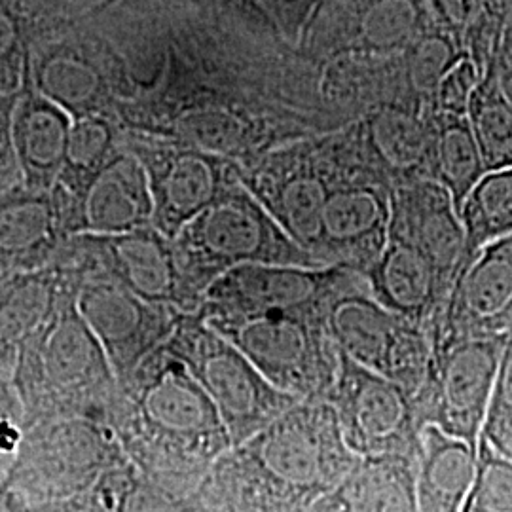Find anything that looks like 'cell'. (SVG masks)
Wrapping results in <instances>:
<instances>
[{"instance_id": "obj_2", "label": "cell", "mask_w": 512, "mask_h": 512, "mask_svg": "<svg viewBox=\"0 0 512 512\" xmlns=\"http://www.w3.org/2000/svg\"><path fill=\"white\" fill-rule=\"evenodd\" d=\"M112 431L139 475L183 490L203 486L232 448L215 403L165 348L120 385Z\"/></svg>"}, {"instance_id": "obj_38", "label": "cell", "mask_w": 512, "mask_h": 512, "mask_svg": "<svg viewBox=\"0 0 512 512\" xmlns=\"http://www.w3.org/2000/svg\"><path fill=\"white\" fill-rule=\"evenodd\" d=\"M482 71L478 69L471 55L463 54L458 63L442 78L439 90L433 101L442 114L467 116L471 99L482 80Z\"/></svg>"}, {"instance_id": "obj_18", "label": "cell", "mask_w": 512, "mask_h": 512, "mask_svg": "<svg viewBox=\"0 0 512 512\" xmlns=\"http://www.w3.org/2000/svg\"><path fill=\"white\" fill-rule=\"evenodd\" d=\"M57 211L67 236H114L152 226L147 171L122 145L74 200L57 203Z\"/></svg>"}, {"instance_id": "obj_11", "label": "cell", "mask_w": 512, "mask_h": 512, "mask_svg": "<svg viewBox=\"0 0 512 512\" xmlns=\"http://www.w3.org/2000/svg\"><path fill=\"white\" fill-rule=\"evenodd\" d=\"M52 266L103 275L148 302L183 313H196L202 306V298L184 279L173 239L154 226L114 236H69Z\"/></svg>"}, {"instance_id": "obj_24", "label": "cell", "mask_w": 512, "mask_h": 512, "mask_svg": "<svg viewBox=\"0 0 512 512\" xmlns=\"http://www.w3.org/2000/svg\"><path fill=\"white\" fill-rule=\"evenodd\" d=\"M73 118L29 82L12 112V145L21 184L33 192H52L65 165Z\"/></svg>"}, {"instance_id": "obj_40", "label": "cell", "mask_w": 512, "mask_h": 512, "mask_svg": "<svg viewBox=\"0 0 512 512\" xmlns=\"http://www.w3.org/2000/svg\"><path fill=\"white\" fill-rule=\"evenodd\" d=\"M277 21L285 37H298L308 29L323 0H258Z\"/></svg>"}, {"instance_id": "obj_35", "label": "cell", "mask_w": 512, "mask_h": 512, "mask_svg": "<svg viewBox=\"0 0 512 512\" xmlns=\"http://www.w3.org/2000/svg\"><path fill=\"white\" fill-rule=\"evenodd\" d=\"M461 512H512V461L478 440L476 471Z\"/></svg>"}, {"instance_id": "obj_13", "label": "cell", "mask_w": 512, "mask_h": 512, "mask_svg": "<svg viewBox=\"0 0 512 512\" xmlns=\"http://www.w3.org/2000/svg\"><path fill=\"white\" fill-rule=\"evenodd\" d=\"M122 145L145 167L154 200L152 226L169 239L241 183V165L177 139L122 131Z\"/></svg>"}, {"instance_id": "obj_19", "label": "cell", "mask_w": 512, "mask_h": 512, "mask_svg": "<svg viewBox=\"0 0 512 512\" xmlns=\"http://www.w3.org/2000/svg\"><path fill=\"white\" fill-rule=\"evenodd\" d=\"M512 330V236L482 249L454 285L433 346L459 338L509 336Z\"/></svg>"}, {"instance_id": "obj_22", "label": "cell", "mask_w": 512, "mask_h": 512, "mask_svg": "<svg viewBox=\"0 0 512 512\" xmlns=\"http://www.w3.org/2000/svg\"><path fill=\"white\" fill-rule=\"evenodd\" d=\"M336 23V52L403 54L427 29V0H323Z\"/></svg>"}, {"instance_id": "obj_43", "label": "cell", "mask_w": 512, "mask_h": 512, "mask_svg": "<svg viewBox=\"0 0 512 512\" xmlns=\"http://www.w3.org/2000/svg\"><path fill=\"white\" fill-rule=\"evenodd\" d=\"M6 492V490H4ZM8 494V492H6ZM12 505H14V511L16 512H93L90 509H86L84 505H80L78 501H67V503H55V505H40V507H27L23 505L19 499H16L14 495L8 494Z\"/></svg>"}, {"instance_id": "obj_4", "label": "cell", "mask_w": 512, "mask_h": 512, "mask_svg": "<svg viewBox=\"0 0 512 512\" xmlns=\"http://www.w3.org/2000/svg\"><path fill=\"white\" fill-rule=\"evenodd\" d=\"M366 177L380 179L366 164L359 135L344 141L287 143L241 167V184L310 255L332 190Z\"/></svg>"}, {"instance_id": "obj_14", "label": "cell", "mask_w": 512, "mask_h": 512, "mask_svg": "<svg viewBox=\"0 0 512 512\" xmlns=\"http://www.w3.org/2000/svg\"><path fill=\"white\" fill-rule=\"evenodd\" d=\"M78 275V310L122 385L152 353L165 348L184 313L148 302L103 275Z\"/></svg>"}, {"instance_id": "obj_45", "label": "cell", "mask_w": 512, "mask_h": 512, "mask_svg": "<svg viewBox=\"0 0 512 512\" xmlns=\"http://www.w3.org/2000/svg\"><path fill=\"white\" fill-rule=\"evenodd\" d=\"M509 4H511V8H512V0H509Z\"/></svg>"}, {"instance_id": "obj_30", "label": "cell", "mask_w": 512, "mask_h": 512, "mask_svg": "<svg viewBox=\"0 0 512 512\" xmlns=\"http://www.w3.org/2000/svg\"><path fill=\"white\" fill-rule=\"evenodd\" d=\"M459 217L465 228V253L458 279L482 249L512 236V167L488 171L465 198Z\"/></svg>"}, {"instance_id": "obj_8", "label": "cell", "mask_w": 512, "mask_h": 512, "mask_svg": "<svg viewBox=\"0 0 512 512\" xmlns=\"http://www.w3.org/2000/svg\"><path fill=\"white\" fill-rule=\"evenodd\" d=\"M296 401H327L336 382L340 353L313 313H270L249 319L205 321Z\"/></svg>"}, {"instance_id": "obj_1", "label": "cell", "mask_w": 512, "mask_h": 512, "mask_svg": "<svg viewBox=\"0 0 512 512\" xmlns=\"http://www.w3.org/2000/svg\"><path fill=\"white\" fill-rule=\"evenodd\" d=\"M361 461L327 401H300L232 446L205 484L226 512H308Z\"/></svg>"}, {"instance_id": "obj_36", "label": "cell", "mask_w": 512, "mask_h": 512, "mask_svg": "<svg viewBox=\"0 0 512 512\" xmlns=\"http://www.w3.org/2000/svg\"><path fill=\"white\" fill-rule=\"evenodd\" d=\"M31 48L14 10L0 0V97L18 99L29 82Z\"/></svg>"}, {"instance_id": "obj_28", "label": "cell", "mask_w": 512, "mask_h": 512, "mask_svg": "<svg viewBox=\"0 0 512 512\" xmlns=\"http://www.w3.org/2000/svg\"><path fill=\"white\" fill-rule=\"evenodd\" d=\"M429 152V179L448 190L461 209L469 192L488 173L467 116L435 112Z\"/></svg>"}, {"instance_id": "obj_6", "label": "cell", "mask_w": 512, "mask_h": 512, "mask_svg": "<svg viewBox=\"0 0 512 512\" xmlns=\"http://www.w3.org/2000/svg\"><path fill=\"white\" fill-rule=\"evenodd\" d=\"M124 463L128 458L109 425L88 418H42L25 425L2 486L27 507L67 503L92 492Z\"/></svg>"}, {"instance_id": "obj_17", "label": "cell", "mask_w": 512, "mask_h": 512, "mask_svg": "<svg viewBox=\"0 0 512 512\" xmlns=\"http://www.w3.org/2000/svg\"><path fill=\"white\" fill-rule=\"evenodd\" d=\"M29 86L73 120L112 118L109 80L92 40L78 23L31 46Z\"/></svg>"}, {"instance_id": "obj_20", "label": "cell", "mask_w": 512, "mask_h": 512, "mask_svg": "<svg viewBox=\"0 0 512 512\" xmlns=\"http://www.w3.org/2000/svg\"><path fill=\"white\" fill-rule=\"evenodd\" d=\"M389 238L427 256L454 291L465 253V228L446 188L431 179L395 186L391 190Z\"/></svg>"}, {"instance_id": "obj_3", "label": "cell", "mask_w": 512, "mask_h": 512, "mask_svg": "<svg viewBox=\"0 0 512 512\" xmlns=\"http://www.w3.org/2000/svg\"><path fill=\"white\" fill-rule=\"evenodd\" d=\"M54 268V304L18 349L12 387L25 425L42 418H88L112 427L120 385L78 310L80 275Z\"/></svg>"}, {"instance_id": "obj_41", "label": "cell", "mask_w": 512, "mask_h": 512, "mask_svg": "<svg viewBox=\"0 0 512 512\" xmlns=\"http://www.w3.org/2000/svg\"><path fill=\"white\" fill-rule=\"evenodd\" d=\"M14 105L16 99L0 97V194L21 184V171L12 145Z\"/></svg>"}, {"instance_id": "obj_12", "label": "cell", "mask_w": 512, "mask_h": 512, "mask_svg": "<svg viewBox=\"0 0 512 512\" xmlns=\"http://www.w3.org/2000/svg\"><path fill=\"white\" fill-rule=\"evenodd\" d=\"M338 353L340 365L327 403L349 450L363 459L418 463L423 429L414 395L342 351Z\"/></svg>"}, {"instance_id": "obj_25", "label": "cell", "mask_w": 512, "mask_h": 512, "mask_svg": "<svg viewBox=\"0 0 512 512\" xmlns=\"http://www.w3.org/2000/svg\"><path fill=\"white\" fill-rule=\"evenodd\" d=\"M433 124L404 109L372 112L359 133L368 165L391 186L429 179Z\"/></svg>"}, {"instance_id": "obj_9", "label": "cell", "mask_w": 512, "mask_h": 512, "mask_svg": "<svg viewBox=\"0 0 512 512\" xmlns=\"http://www.w3.org/2000/svg\"><path fill=\"white\" fill-rule=\"evenodd\" d=\"M325 327L338 351L416 395L433 353L427 330L384 308L365 274L346 270L325 306Z\"/></svg>"}, {"instance_id": "obj_42", "label": "cell", "mask_w": 512, "mask_h": 512, "mask_svg": "<svg viewBox=\"0 0 512 512\" xmlns=\"http://www.w3.org/2000/svg\"><path fill=\"white\" fill-rule=\"evenodd\" d=\"M495 71H497V82H499L501 93L512 109V18L505 29L501 46L495 54Z\"/></svg>"}, {"instance_id": "obj_37", "label": "cell", "mask_w": 512, "mask_h": 512, "mask_svg": "<svg viewBox=\"0 0 512 512\" xmlns=\"http://www.w3.org/2000/svg\"><path fill=\"white\" fill-rule=\"evenodd\" d=\"M480 437L488 440L503 458L512 461V330L503 351L492 401Z\"/></svg>"}, {"instance_id": "obj_7", "label": "cell", "mask_w": 512, "mask_h": 512, "mask_svg": "<svg viewBox=\"0 0 512 512\" xmlns=\"http://www.w3.org/2000/svg\"><path fill=\"white\" fill-rule=\"evenodd\" d=\"M165 349L183 363L215 403L232 446L251 439L300 403L270 384L232 342L198 313H184Z\"/></svg>"}, {"instance_id": "obj_34", "label": "cell", "mask_w": 512, "mask_h": 512, "mask_svg": "<svg viewBox=\"0 0 512 512\" xmlns=\"http://www.w3.org/2000/svg\"><path fill=\"white\" fill-rule=\"evenodd\" d=\"M116 512H226L207 484L183 490L135 475L122 495Z\"/></svg>"}, {"instance_id": "obj_23", "label": "cell", "mask_w": 512, "mask_h": 512, "mask_svg": "<svg viewBox=\"0 0 512 512\" xmlns=\"http://www.w3.org/2000/svg\"><path fill=\"white\" fill-rule=\"evenodd\" d=\"M67 238L52 192L19 184L0 194V262L16 274L48 270Z\"/></svg>"}, {"instance_id": "obj_10", "label": "cell", "mask_w": 512, "mask_h": 512, "mask_svg": "<svg viewBox=\"0 0 512 512\" xmlns=\"http://www.w3.org/2000/svg\"><path fill=\"white\" fill-rule=\"evenodd\" d=\"M507 338H459L433 346L425 380L414 395L421 429L435 425L478 450Z\"/></svg>"}, {"instance_id": "obj_26", "label": "cell", "mask_w": 512, "mask_h": 512, "mask_svg": "<svg viewBox=\"0 0 512 512\" xmlns=\"http://www.w3.org/2000/svg\"><path fill=\"white\" fill-rule=\"evenodd\" d=\"M308 512H418L416 463L363 459Z\"/></svg>"}, {"instance_id": "obj_15", "label": "cell", "mask_w": 512, "mask_h": 512, "mask_svg": "<svg viewBox=\"0 0 512 512\" xmlns=\"http://www.w3.org/2000/svg\"><path fill=\"white\" fill-rule=\"evenodd\" d=\"M346 268L243 264L220 275L196 311L203 321L249 319L270 313H325Z\"/></svg>"}, {"instance_id": "obj_21", "label": "cell", "mask_w": 512, "mask_h": 512, "mask_svg": "<svg viewBox=\"0 0 512 512\" xmlns=\"http://www.w3.org/2000/svg\"><path fill=\"white\" fill-rule=\"evenodd\" d=\"M366 279L372 296L384 308L427 330L433 342L452 289L427 256L389 238Z\"/></svg>"}, {"instance_id": "obj_32", "label": "cell", "mask_w": 512, "mask_h": 512, "mask_svg": "<svg viewBox=\"0 0 512 512\" xmlns=\"http://www.w3.org/2000/svg\"><path fill=\"white\" fill-rule=\"evenodd\" d=\"M486 171L512 167V109L503 97L495 57L488 63L467 110Z\"/></svg>"}, {"instance_id": "obj_16", "label": "cell", "mask_w": 512, "mask_h": 512, "mask_svg": "<svg viewBox=\"0 0 512 512\" xmlns=\"http://www.w3.org/2000/svg\"><path fill=\"white\" fill-rule=\"evenodd\" d=\"M391 220V186L357 179L332 190L323 209L321 232L311 251L321 268L365 274L384 253Z\"/></svg>"}, {"instance_id": "obj_27", "label": "cell", "mask_w": 512, "mask_h": 512, "mask_svg": "<svg viewBox=\"0 0 512 512\" xmlns=\"http://www.w3.org/2000/svg\"><path fill=\"white\" fill-rule=\"evenodd\" d=\"M475 471V448L435 425L423 427L416 463L418 512H461Z\"/></svg>"}, {"instance_id": "obj_31", "label": "cell", "mask_w": 512, "mask_h": 512, "mask_svg": "<svg viewBox=\"0 0 512 512\" xmlns=\"http://www.w3.org/2000/svg\"><path fill=\"white\" fill-rule=\"evenodd\" d=\"M122 147V129L109 116L73 120L67 158L55 183V202L74 200Z\"/></svg>"}, {"instance_id": "obj_44", "label": "cell", "mask_w": 512, "mask_h": 512, "mask_svg": "<svg viewBox=\"0 0 512 512\" xmlns=\"http://www.w3.org/2000/svg\"><path fill=\"white\" fill-rule=\"evenodd\" d=\"M19 274L14 270H10L6 264L0 262V304L4 302V298L12 291L14 283L18 281Z\"/></svg>"}, {"instance_id": "obj_33", "label": "cell", "mask_w": 512, "mask_h": 512, "mask_svg": "<svg viewBox=\"0 0 512 512\" xmlns=\"http://www.w3.org/2000/svg\"><path fill=\"white\" fill-rule=\"evenodd\" d=\"M467 54L452 35L431 23L420 37L404 50V71L412 90L435 97L442 78Z\"/></svg>"}, {"instance_id": "obj_29", "label": "cell", "mask_w": 512, "mask_h": 512, "mask_svg": "<svg viewBox=\"0 0 512 512\" xmlns=\"http://www.w3.org/2000/svg\"><path fill=\"white\" fill-rule=\"evenodd\" d=\"M433 23L458 40L484 73L512 18L509 0H427Z\"/></svg>"}, {"instance_id": "obj_5", "label": "cell", "mask_w": 512, "mask_h": 512, "mask_svg": "<svg viewBox=\"0 0 512 512\" xmlns=\"http://www.w3.org/2000/svg\"><path fill=\"white\" fill-rule=\"evenodd\" d=\"M173 245L188 287L202 300L220 275L243 264L321 268L241 183L190 220Z\"/></svg>"}, {"instance_id": "obj_39", "label": "cell", "mask_w": 512, "mask_h": 512, "mask_svg": "<svg viewBox=\"0 0 512 512\" xmlns=\"http://www.w3.org/2000/svg\"><path fill=\"white\" fill-rule=\"evenodd\" d=\"M25 437V414L12 385H0V476L6 475Z\"/></svg>"}]
</instances>
